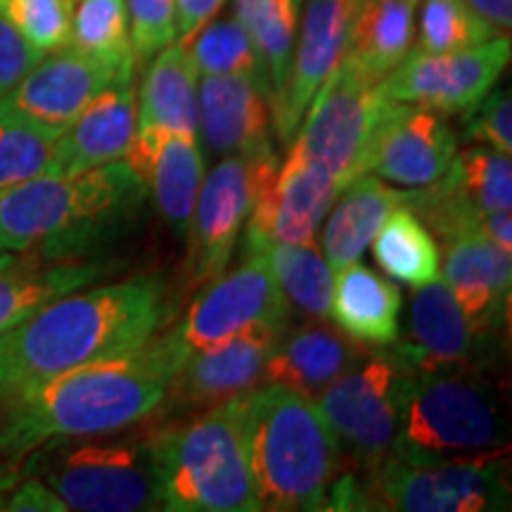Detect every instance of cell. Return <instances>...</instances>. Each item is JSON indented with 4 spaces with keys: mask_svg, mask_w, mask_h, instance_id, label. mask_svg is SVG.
<instances>
[{
    "mask_svg": "<svg viewBox=\"0 0 512 512\" xmlns=\"http://www.w3.org/2000/svg\"><path fill=\"white\" fill-rule=\"evenodd\" d=\"M190 351L176 330L126 356L62 370L5 399L0 456L17 460L55 439L102 437L150 418Z\"/></svg>",
    "mask_w": 512,
    "mask_h": 512,
    "instance_id": "obj_1",
    "label": "cell"
},
{
    "mask_svg": "<svg viewBox=\"0 0 512 512\" xmlns=\"http://www.w3.org/2000/svg\"><path fill=\"white\" fill-rule=\"evenodd\" d=\"M166 316L164 285L150 275L57 297L3 332L8 375L0 399L62 370L131 354L157 335Z\"/></svg>",
    "mask_w": 512,
    "mask_h": 512,
    "instance_id": "obj_2",
    "label": "cell"
},
{
    "mask_svg": "<svg viewBox=\"0 0 512 512\" xmlns=\"http://www.w3.org/2000/svg\"><path fill=\"white\" fill-rule=\"evenodd\" d=\"M145 197V183L121 159L76 176L31 178L0 192V254L81 256L124 226Z\"/></svg>",
    "mask_w": 512,
    "mask_h": 512,
    "instance_id": "obj_3",
    "label": "cell"
},
{
    "mask_svg": "<svg viewBox=\"0 0 512 512\" xmlns=\"http://www.w3.org/2000/svg\"><path fill=\"white\" fill-rule=\"evenodd\" d=\"M240 425L261 510H328L342 448L313 399L266 382L240 394Z\"/></svg>",
    "mask_w": 512,
    "mask_h": 512,
    "instance_id": "obj_4",
    "label": "cell"
},
{
    "mask_svg": "<svg viewBox=\"0 0 512 512\" xmlns=\"http://www.w3.org/2000/svg\"><path fill=\"white\" fill-rule=\"evenodd\" d=\"M159 498L169 512H256L240 425V394L150 437Z\"/></svg>",
    "mask_w": 512,
    "mask_h": 512,
    "instance_id": "obj_5",
    "label": "cell"
},
{
    "mask_svg": "<svg viewBox=\"0 0 512 512\" xmlns=\"http://www.w3.org/2000/svg\"><path fill=\"white\" fill-rule=\"evenodd\" d=\"M508 437L498 389L477 368L413 373L389 458L427 463L501 451Z\"/></svg>",
    "mask_w": 512,
    "mask_h": 512,
    "instance_id": "obj_6",
    "label": "cell"
},
{
    "mask_svg": "<svg viewBox=\"0 0 512 512\" xmlns=\"http://www.w3.org/2000/svg\"><path fill=\"white\" fill-rule=\"evenodd\" d=\"M24 458V472L48 484L69 510L140 512L162 508L150 437L55 439Z\"/></svg>",
    "mask_w": 512,
    "mask_h": 512,
    "instance_id": "obj_7",
    "label": "cell"
},
{
    "mask_svg": "<svg viewBox=\"0 0 512 512\" xmlns=\"http://www.w3.org/2000/svg\"><path fill=\"white\" fill-rule=\"evenodd\" d=\"M361 482L368 510H510L508 458L503 456V451L470 458L427 460V463H403L387 456Z\"/></svg>",
    "mask_w": 512,
    "mask_h": 512,
    "instance_id": "obj_8",
    "label": "cell"
},
{
    "mask_svg": "<svg viewBox=\"0 0 512 512\" xmlns=\"http://www.w3.org/2000/svg\"><path fill=\"white\" fill-rule=\"evenodd\" d=\"M389 105L382 81L342 57L313 95L287 150L325 169L344 188L366 174L368 143Z\"/></svg>",
    "mask_w": 512,
    "mask_h": 512,
    "instance_id": "obj_9",
    "label": "cell"
},
{
    "mask_svg": "<svg viewBox=\"0 0 512 512\" xmlns=\"http://www.w3.org/2000/svg\"><path fill=\"white\" fill-rule=\"evenodd\" d=\"M408 370L389 347H380L354 370L337 377L318 394V411L335 434L342 453L370 475L392 451Z\"/></svg>",
    "mask_w": 512,
    "mask_h": 512,
    "instance_id": "obj_10",
    "label": "cell"
},
{
    "mask_svg": "<svg viewBox=\"0 0 512 512\" xmlns=\"http://www.w3.org/2000/svg\"><path fill=\"white\" fill-rule=\"evenodd\" d=\"M209 283L176 328L190 354L219 347L256 328H290L292 306L259 249L245 247L242 264L226 275H216Z\"/></svg>",
    "mask_w": 512,
    "mask_h": 512,
    "instance_id": "obj_11",
    "label": "cell"
},
{
    "mask_svg": "<svg viewBox=\"0 0 512 512\" xmlns=\"http://www.w3.org/2000/svg\"><path fill=\"white\" fill-rule=\"evenodd\" d=\"M278 169V152L268 150L259 155L223 157V162L202 178L188 238L195 283H209L226 271L261 185L271 181Z\"/></svg>",
    "mask_w": 512,
    "mask_h": 512,
    "instance_id": "obj_12",
    "label": "cell"
},
{
    "mask_svg": "<svg viewBox=\"0 0 512 512\" xmlns=\"http://www.w3.org/2000/svg\"><path fill=\"white\" fill-rule=\"evenodd\" d=\"M510 34L451 53L411 50L382 79L389 100L420 105L439 114H463L496 86L510 62Z\"/></svg>",
    "mask_w": 512,
    "mask_h": 512,
    "instance_id": "obj_13",
    "label": "cell"
},
{
    "mask_svg": "<svg viewBox=\"0 0 512 512\" xmlns=\"http://www.w3.org/2000/svg\"><path fill=\"white\" fill-rule=\"evenodd\" d=\"M389 351L413 373L482 370L496 354V339L479 335L444 280H432L415 287L406 325Z\"/></svg>",
    "mask_w": 512,
    "mask_h": 512,
    "instance_id": "obj_14",
    "label": "cell"
},
{
    "mask_svg": "<svg viewBox=\"0 0 512 512\" xmlns=\"http://www.w3.org/2000/svg\"><path fill=\"white\" fill-rule=\"evenodd\" d=\"M128 69H114L69 46L60 48L43 55L15 88L0 98V114L62 136L88 102Z\"/></svg>",
    "mask_w": 512,
    "mask_h": 512,
    "instance_id": "obj_15",
    "label": "cell"
},
{
    "mask_svg": "<svg viewBox=\"0 0 512 512\" xmlns=\"http://www.w3.org/2000/svg\"><path fill=\"white\" fill-rule=\"evenodd\" d=\"M456 155L458 138L439 112L392 100L368 143L366 174L425 188L446 174Z\"/></svg>",
    "mask_w": 512,
    "mask_h": 512,
    "instance_id": "obj_16",
    "label": "cell"
},
{
    "mask_svg": "<svg viewBox=\"0 0 512 512\" xmlns=\"http://www.w3.org/2000/svg\"><path fill=\"white\" fill-rule=\"evenodd\" d=\"M354 10L356 0H306L283 100L273 110V128L285 147L292 143L313 95L342 62Z\"/></svg>",
    "mask_w": 512,
    "mask_h": 512,
    "instance_id": "obj_17",
    "label": "cell"
},
{
    "mask_svg": "<svg viewBox=\"0 0 512 512\" xmlns=\"http://www.w3.org/2000/svg\"><path fill=\"white\" fill-rule=\"evenodd\" d=\"M283 332L256 328L219 347L192 351L169 382L164 396L166 408L174 413L211 408L249 392L264 377L268 356Z\"/></svg>",
    "mask_w": 512,
    "mask_h": 512,
    "instance_id": "obj_18",
    "label": "cell"
},
{
    "mask_svg": "<svg viewBox=\"0 0 512 512\" xmlns=\"http://www.w3.org/2000/svg\"><path fill=\"white\" fill-rule=\"evenodd\" d=\"M339 192L342 185L328 171L290 150L278 174L261 185L247 230L290 245H311Z\"/></svg>",
    "mask_w": 512,
    "mask_h": 512,
    "instance_id": "obj_19",
    "label": "cell"
},
{
    "mask_svg": "<svg viewBox=\"0 0 512 512\" xmlns=\"http://www.w3.org/2000/svg\"><path fill=\"white\" fill-rule=\"evenodd\" d=\"M124 162L155 195L162 219L181 240L190 238L197 192L204 178V157L197 136L138 128Z\"/></svg>",
    "mask_w": 512,
    "mask_h": 512,
    "instance_id": "obj_20",
    "label": "cell"
},
{
    "mask_svg": "<svg viewBox=\"0 0 512 512\" xmlns=\"http://www.w3.org/2000/svg\"><path fill=\"white\" fill-rule=\"evenodd\" d=\"M136 121V69H128L95 95L57 138L50 176H76L124 159L136 136Z\"/></svg>",
    "mask_w": 512,
    "mask_h": 512,
    "instance_id": "obj_21",
    "label": "cell"
},
{
    "mask_svg": "<svg viewBox=\"0 0 512 512\" xmlns=\"http://www.w3.org/2000/svg\"><path fill=\"white\" fill-rule=\"evenodd\" d=\"M444 283L479 335L498 337L510 306L512 256L477 230L444 240Z\"/></svg>",
    "mask_w": 512,
    "mask_h": 512,
    "instance_id": "obj_22",
    "label": "cell"
},
{
    "mask_svg": "<svg viewBox=\"0 0 512 512\" xmlns=\"http://www.w3.org/2000/svg\"><path fill=\"white\" fill-rule=\"evenodd\" d=\"M200 128L214 155H259L273 150L271 95L249 76H204L197 86Z\"/></svg>",
    "mask_w": 512,
    "mask_h": 512,
    "instance_id": "obj_23",
    "label": "cell"
},
{
    "mask_svg": "<svg viewBox=\"0 0 512 512\" xmlns=\"http://www.w3.org/2000/svg\"><path fill=\"white\" fill-rule=\"evenodd\" d=\"M323 323L325 320H318L283 332L266 361L264 377L268 384H278L313 399L337 377L366 361V344Z\"/></svg>",
    "mask_w": 512,
    "mask_h": 512,
    "instance_id": "obj_24",
    "label": "cell"
},
{
    "mask_svg": "<svg viewBox=\"0 0 512 512\" xmlns=\"http://www.w3.org/2000/svg\"><path fill=\"white\" fill-rule=\"evenodd\" d=\"M406 204V192L387 185L373 174H361L347 183L325 216L323 252L330 271L356 264L382 228L394 207Z\"/></svg>",
    "mask_w": 512,
    "mask_h": 512,
    "instance_id": "obj_25",
    "label": "cell"
},
{
    "mask_svg": "<svg viewBox=\"0 0 512 512\" xmlns=\"http://www.w3.org/2000/svg\"><path fill=\"white\" fill-rule=\"evenodd\" d=\"M401 290L363 264H349L335 273L330 316L337 328L363 344L389 347L399 337Z\"/></svg>",
    "mask_w": 512,
    "mask_h": 512,
    "instance_id": "obj_26",
    "label": "cell"
},
{
    "mask_svg": "<svg viewBox=\"0 0 512 512\" xmlns=\"http://www.w3.org/2000/svg\"><path fill=\"white\" fill-rule=\"evenodd\" d=\"M197 67L188 46L171 43L147 67L138 91V128L192 133L200 131Z\"/></svg>",
    "mask_w": 512,
    "mask_h": 512,
    "instance_id": "obj_27",
    "label": "cell"
},
{
    "mask_svg": "<svg viewBox=\"0 0 512 512\" xmlns=\"http://www.w3.org/2000/svg\"><path fill=\"white\" fill-rule=\"evenodd\" d=\"M420 0H356L344 60L384 79L411 53Z\"/></svg>",
    "mask_w": 512,
    "mask_h": 512,
    "instance_id": "obj_28",
    "label": "cell"
},
{
    "mask_svg": "<svg viewBox=\"0 0 512 512\" xmlns=\"http://www.w3.org/2000/svg\"><path fill=\"white\" fill-rule=\"evenodd\" d=\"M245 247L259 249L271 264L275 280L283 287L287 302L311 320H328L332 294H335V273L330 271L325 256L316 245H290L245 230Z\"/></svg>",
    "mask_w": 512,
    "mask_h": 512,
    "instance_id": "obj_29",
    "label": "cell"
},
{
    "mask_svg": "<svg viewBox=\"0 0 512 512\" xmlns=\"http://www.w3.org/2000/svg\"><path fill=\"white\" fill-rule=\"evenodd\" d=\"M100 264H57L46 268H0V335L17 328L43 306L83 290L100 278Z\"/></svg>",
    "mask_w": 512,
    "mask_h": 512,
    "instance_id": "obj_30",
    "label": "cell"
},
{
    "mask_svg": "<svg viewBox=\"0 0 512 512\" xmlns=\"http://www.w3.org/2000/svg\"><path fill=\"white\" fill-rule=\"evenodd\" d=\"M377 266L403 285L420 287L439 275V247L430 228L408 204L392 209L373 238Z\"/></svg>",
    "mask_w": 512,
    "mask_h": 512,
    "instance_id": "obj_31",
    "label": "cell"
},
{
    "mask_svg": "<svg viewBox=\"0 0 512 512\" xmlns=\"http://www.w3.org/2000/svg\"><path fill=\"white\" fill-rule=\"evenodd\" d=\"M299 3L302 0H235V17L247 29L264 62L271 112L283 100L287 76H290L294 43H297Z\"/></svg>",
    "mask_w": 512,
    "mask_h": 512,
    "instance_id": "obj_32",
    "label": "cell"
},
{
    "mask_svg": "<svg viewBox=\"0 0 512 512\" xmlns=\"http://www.w3.org/2000/svg\"><path fill=\"white\" fill-rule=\"evenodd\" d=\"M437 183L453 200L475 211H510L512 207L510 155L491 147H467Z\"/></svg>",
    "mask_w": 512,
    "mask_h": 512,
    "instance_id": "obj_33",
    "label": "cell"
},
{
    "mask_svg": "<svg viewBox=\"0 0 512 512\" xmlns=\"http://www.w3.org/2000/svg\"><path fill=\"white\" fill-rule=\"evenodd\" d=\"M69 48L114 69L136 67L126 0H76Z\"/></svg>",
    "mask_w": 512,
    "mask_h": 512,
    "instance_id": "obj_34",
    "label": "cell"
},
{
    "mask_svg": "<svg viewBox=\"0 0 512 512\" xmlns=\"http://www.w3.org/2000/svg\"><path fill=\"white\" fill-rule=\"evenodd\" d=\"M188 53L202 76H249L264 83L268 91V76L259 50L242 27L238 17L207 22L192 36ZM271 95V93H268Z\"/></svg>",
    "mask_w": 512,
    "mask_h": 512,
    "instance_id": "obj_35",
    "label": "cell"
},
{
    "mask_svg": "<svg viewBox=\"0 0 512 512\" xmlns=\"http://www.w3.org/2000/svg\"><path fill=\"white\" fill-rule=\"evenodd\" d=\"M415 53H451L491 41L498 31L465 0H420Z\"/></svg>",
    "mask_w": 512,
    "mask_h": 512,
    "instance_id": "obj_36",
    "label": "cell"
},
{
    "mask_svg": "<svg viewBox=\"0 0 512 512\" xmlns=\"http://www.w3.org/2000/svg\"><path fill=\"white\" fill-rule=\"evenodd\" d=\"M57 133L0 114V192L53 174Z\"/></svg>",
    "mask_w": 512,
    "mask_h": 512,
    "instance_id": "obj_37",
    "label": "cell"
},
{
    "mask_svg": "<svg viewBox=\"0 0 512 512\" xmlns=\"http://www.w3.org/2000/svg\"><path fill=\"white\" fill-rule=\"evenodd\" d=\"M76 0H0V15L43 55L69 46Z\"/></svg>",
    "mask_w": 512,
    "mask_h": 512,
    "instance_id": "obj_38",
    "label": "cell"
},
{
    "mask_svg": "<svg viewBox=\"0 0 512 512\" xmlns=\"http://www.w3.org/2000/svg\"><path fill=\"white\" fill-rule=\"evenodd\" d=\"M463 136L491 150L512 152V100L510 88H491L477 105L463 112Z\"/></svg>",
    "mask_w": 512,
    "mask_h": 512,
    "instance_id": "obj_39",
    "label": "cell"
},
{
    "mask_svg": "<svg viewBox=\"0 0 512 512\" xmlns=\"http://www.w3.org/2000/svg\"><path fill=\"white\" fill-rule=\"evenodd\" d=\"M126 8L136 60H147L176 41L174 0H126Z\"/></svg>",
    "mask_w": 512,
    "mask_h": 512,
    "instance_id": "obj_40",
    "label": "cell"
},
{
    "mask_svg": "<svg viewBox=\"0 0 512 512\" xmlns=\"http://www.w3.org/2000/svg\"><path fill=\"white\" fill-rule=\"evenodd\" d=\"M36 50L12 24L0 15V98L17 86V81L41 60Z\"/></svg>",
    "mask_w": 512,
    "mask_h": 512,
    "instance_id": "obj_41",
    "label": "cell"
},
{
    "mask_svg": "<svg viewBox=\"0 0 512 512\" xmlns=\"http://www.w3.org/2000/svg\"><path fill=\"white\" fill-rule=\"evenodd\" d=\"M3 510L10 512H64L69 510L60 496L43 484L38 477H31L27 482H17L12 491L5 496Z\"/></svg>",
    "mask_w": 512,
    "mask_h": 512,
    "instance_id": "obj_42",
    "label": "cell"
},
{
    "mask_svg": "<svg viewBox=\"0 0 512 512\" xmlns=\"http://www.w3.org/2000/svg\"><path fill=\"white\" fill-rule=\"evenodd\" d=\"M176 3V43L188 46L192 36L214 19L226 0H174Z\"/></svg>",
    "mask_w": 512,
    "mask_h": 512,
    "instance_id": "obj_43",
    "label": "cell"
},
{
    "mask_svg": "<svg viewBox=\"0 0 512 512\" xmlns=\"http://www.w3.org/2000/svg\"><path fill=\"white\" fill-rule=\"evenodd\" d=\"M479 233L505 252H512V216L510 211H484L479 219Z\"/></svg>",
    "mask_w": 512,
    "mask_h": 512,
    "instance_id": "obj_44",
    "label": "cell"
},
{
    "mask_svg": "<svg viewBox=\"0 0 512 512\" xmlns=\"http://www.w3.org/2000/svg\"><path fill=\"white\" fill-rule=\"evenodd\" d=\"M479 17L494 27L498 34H510L512 27V0H465Z\"/></svg>",
    "mask_w": 512,
    "mask_h": 512,
    "instance_id": "obj_45",
    "label": "cell"
},
{
    "mask_svg": "<svg viewBox=\"0 0 512 512\" xmlns=\"http://www.w3.org/2000/svg\"><path fill=\"white\" fill-rule=\"evenodd\" d=\"M19 482V475L15 470H10V467H3L0 465V510H3V503H5V496L10 494L12 486Z\"/></svg>",
    "mask_w": 512,
    "mask_h": 512,
    "instance_id": "obj_46",
    "label": "cell"
},
{
    "mask_svg": "<svg viewBox=\"0 0 512 512\" xmlns=\"http://www.w3.org/2000/svg\"><path fill=\"white\" fill-rule=\"evenodd\" d=\"M5 375H8V351H5V339L0 335V396L5 394Z\"/></svg>",
    "mask_w": 512,
    "mask_h": 512,
    "instance_id": "obj_47",
    "label": "cell"
},
{
    "mask_svg": "<svg viewBox=\"0 0 512 512\" xmlns=\"http://www.w3.org/2000/svg\"><path fill=\"white\" fill-rule=\"evenodd\" d=\"M12 264H15V259H12L10 254H0V268H3V266H12Z\"/></svg>",
    "mask_w": 512,
    "mask_h": 512,
    "instance_id": "obj_48",
    "label": "cell"
}]
</instances>
